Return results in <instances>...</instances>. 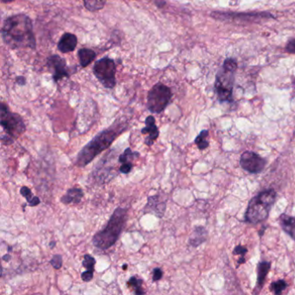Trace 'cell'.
<instances>
[{"mask_svg":"<svg viewBox=\"0 0 295 295\" xmlns=\"http://www.w3.org/2000/svg\"><path fill=\"white\" fill-rule=\"evenodd\" d=\"M4 43L11 49H35L36 39L31 18L25 14L11 16L2 27Z\"/></svg>","mask_w":295,"mask_h":295,"instance_id":"cell-1","label":"cell"},{"mask_svg":"<svg viewBox=\"0 0 295 295\" xmlns=\"http://www.w3.org/2000/svg\"><path fill=\"white\" fill-rule=\"evenodd\" d=\"M77 45V37L71 33H66L60 39L58 42V49L61 52L68 53L73 51Z\"/></svg>","mask_w":295,"mask_h":295,"instance_id":"cell-14","label":"cell"},{"mask_svg":"<svg viewBox=\"0 0 295 295\" xmlns=\"http://www.w3.org/2000/svg\"><path fill=\"white\" fill-rule=\"evenodd\" d=\"M127 127L128 122L117 120L109 127L101 131L77 154L76 165L79 167L87 166L95 159V157L104 152L105 150L108 149L112 143L125 132Z\"/></svg>","mask_w":295,"mask_h":295,"instance_id":"cell-2","label":"cell"},{"mask_svg":"<svg viewBox=\"0 0 295 295\" xmlns=\"http://www.w3.org/2000/svg\"><path fill=\"white\" fill-rule=\"evenodd\" d=\"M40 203H41V200L39 199V198H38V197H34V198H32V201L29 202L28 204L30 206L34 207V206L39 205Z\"/></svg>","mask_w":295,"mask_h":295,"instance_id":"cell-34","label":"cell"},{"mask_svg":"<svg viewBox=\"0 0 295 295\" xmlns=\"http://www.w3.org/2000/svg\"><path fill=\"white\" fill-rule=\"evenodd\" d=\"M94 73L105 87L112 88L116 84V66L114 60L102 58L94 64Z\"/></svg>","mask_w":295,"mask_h":295,"instance_id":"cell-8","label":"cell"},{"mask_svg":"<svg viewBox=\"0 0 295 295\" xmlns=\"http://www.w3.org/2000/svg\"><path fill=\"white\" fill-rule=\"evenodd\" d=\"M132 169V165H129V164H123L122 167H120V172L123 174H128L131 172Z\"/></svg>","mask_w":295,"mask_h":295,"instance_id":"cell-31","label":"cell"},{"mask_svg":"<svg viewBox=\"0 0 295 295\" xmlns=\"http://www.w3.org/2000/svg\"><path fill=\"white\" fill-rule=\"evenodd\" d=\"M211 16L215 19L220 20H235L243 22H260L269 18H274V16L267 12H247V13H236V12H212Z\"/></svg>","mask_w":295,"mask_h":295,"instance_id":"cell-9","label":"cell"},{"mask_svg":"<svg viewBox=\"0 0 295 295\" xmlns=\"http://www.w3.org/2000/svg\"><path fill=\"white\" fill-rule=\"evenodd\" d=\"M20 194L25 198V199L27 200V202L32 201V198H34V196L32 194V191H31V189L26 186H23L20 189Z\"/></svg>","mask_w":295,"mask_h":295,"instance_id":"cell-27","label":"cell"},{"mask_svg":"<svg viewBox=\"0 0 295 295\" xmlns=\"http://www.w3.org/2000/svg\"><path fill=\"white\" fill-rule=\"evenodd\" d=\"M166 202L163 201L160 195L148 198V203L145 208V213H153L159 217H162L166 211Z\"/></svg>","mask_w":295,"mask_h":295,"instance_id":"cell-13","label":"cell"},{"mask_svg":"<svg viewBox=\"0 0 295 295\" xmlns=\"http://www.w3.org/2000/svg\"><path fill=\"white\" fill-rule=\"evenodd\" d=\"M142 280L138 279L135 276L130 278L128 281H127L129 287H131V288L134 289V294L137 295H145L146 294V292L142 289Z\"/></svg>","mask_w":295,"mask_h":295,"instance_id":"cell-22","label":"cell"},{"mask_svg":"<svg viewBox=\"0 0 295 295\" xmlns=\"http://www.w3.org/2000/svg\"><path fill=\"white\" fill-rule=\"evenodd\" d=\"M106 0H84V5L88 11H97L104 7Z\"/></svg>","mask_w":295,"mask_h":295,"instance_id":"cell-21","label":"cell"},{"mask_svg":"<svg viewBox=\"0 0 295 295\" xmlns=\"http://www.w3.org/2000/svg\"><path fill=\"white\" fill-rule=\"evenodd\" d=\"M162 277H163V271L161 270L160 267L154 268L153 270V281H160Z\"/></svg>","mask_w":295,"mask_h":295,"instance_id":"cell-29","label":"cell"},{"mask_svg":"<svg viewBox=\"0 0 295 295\" xmlns=\"http://www.w3.org/2000/svg\"><path fill=\"white\" fill-rule=\"evenodd\" d=\"M286 50L290 54H295V39H292L287 43Z\"/></svg>","mask_w":295,"mask_h":295,"instance_id":"cell-30","label":"cell"},{"mask_svg":"<svg viewBox=\"0 0 295 295\" xmlns=\"http://www.w3.org/2000/svg\"><path fill=\"white\" fill-rule=\"evenodd\" d=\"M146 126L141 130L142 134H149L145 139V144L146 146H153V143L160 136V131L155 124V118L153 115H150L145 121Z\"/></svg>","mask_w":295,"mask_h":295,"instance_id":"cell-12","label":"cell"},{"mask_svg":"<svg viewBox=\"0 0 295 295\" xmlns=\"http://www.w3.org/2000/svg\"><path fill=\"white\" fill-rule=\"evenodd\" d=\"M171 95V91L167 86L163 84H155L147 95L146 107L153 114H160L169 104Z\"/></svg>","mask_w":295,"mask_h":295,"instance_id":"cell-7","label":"cell"},{"mask_svg":"<svg viewBox=\"0 0 295 295\" xmlns=\"http://www.w3.org/2000/svg\"><path fill=\"white\" fill-rule=\"evenodd\" d=\"M126 268H127V265H126V264H124V265L122 266V269H123V270H126Z\"/></svg>","mask_w":295,"mask_h":295,"instance_id":"cell-37","label":"cell"},{"mask_svg":"<svg viewBox=\"0 0 295 295\" xmlns=\"http://www.w3.org/2000/svg\"><path fill=\"white\" fill-rule=\"evenodd\" d=\"M287 288V283L284 281H277L272 283L271 285V289L274 291L275 295H280Z\"/></svg>","mask_w":295,"mask_h":295,"instance_id":"cell-25","label":"cell"},{"mask_svg":"<svg viewBox=\"0 0 295 295\" xmlns=\"http://www.w3.org/2000/svg\"><path fill=\"white\" fill-rule=\"evenodd\" d=\"M96 263V260L94 257L90 254H84V260H83V266H84L87 270L94 271V266Z\"/></svg>","mask_w":295,"mask_h":295,"instance_id":"cell-24","label":"cell"},{"mask_svg":"<svg viewBox=\"0 0 295 295\" xmlns=\"http://www.w3.org/2000/svg\"><path fill=\"white\" fill-rule=\"evenodd\" d=\"M1 141L3 143V145H11L14 141V139H12L11 136L3 135L1 137Z\"/></svg>","mask_w":295,"mask_h":295,"instance_id":"cell-32","label":"cell"},{"mask_svg":"<svg viewBox=\"0 0 295 295\" xmlns=\"http://www.w3.org/2000/svg\"><path fill=\"white\" fill-rule=\"evenodd\" d=\"M193 237H191L190 239L189 243L191 244V246L198 247L201 244V243L205 242L206 240V236H207V232L205 230V228L203 227H197L195 229L194 233H193Z\"/></svg>","mask_w":295,"mask_h":295,"instance_id":"cell-17","label":"cell"},{"mask_svg":"<svg viewBox=\"0 0 295 295\" xmlns=\"http://www.w3.org/2000/svg\"><path fill=\"white\" fill-rule=\"evenodd\" d=\"M247 251L248 250H247L246 248H244L243 246H237L234 250V253L235 254H242L244 256V254L247 253Z\"/></svg>","mask_w":295,"mask_h":295,"instance_id":"cell-33","label":"cell"},{"mask_svg":"<svg viewBox=\"0 0 295 295\" xmlns=\"http://www.w3.org/2000/svg\"><path fill=\"white\" fill-rule=\"evenodd\" d=\"M275 198L276 192L272 189L262 191L256 197L252 198L245 214L247 222L256 224L266 220L268 217Z\"/></svg>","mask_w":295,"mask_h":295,"instance_id":"cell-4","label":"cell"},{"mask_svg":"<svg viewBox=\"0 0 295 295\" xmlns=\"http://www.w3.org/2000/svg\"><path fill=\"white\" fill-rule=\"evenodd\" d=\"M270 269V262H260L258 265V277H257V284L258 287L261 288L265 282L267 273Z\"/></svg>","mask_w":295,"mask_h":295,"instance_id":"cell-19","label":"cell"},{"mask_svg":"<svg viewBox=\"0 0 295 295\" xmlns=\"http://www.w3.org/2000/svg\"><path fill=\"white\" fill-rule=\"evenodd\" d=\"M237 70V63L233 58H227L222 67L216 74L215 90L217 98L221 102L232 101L233 86L235 75Z\"/></svg>","mask_w":295,"mask_h":295,"instance_id":"cell-5","label":"cell"},{"mask_svg":"<svg viewBox=\"0 0 295 295\" xmlns=\"http://www.w3.org/2000/svg\"><path fill=\"white\" fill-rule=\"evenodd\" d=\"M11 256L10 253H6L5 255H4V256H3V260H4V261H9V260H11Z\"/></svg>","mask_w":295,"mask_h":295,"instance_id":"cell-35","label":"cell"},{"mask_svg":"<svg viewBox=\"0 0 295 295\" xmlns=\"http://www.w3.org/2000/svg\"><path fill=\"white\" fill-rule=\"evenodd\" d=\"M94 278V272L93 271L87 270L82 274V280L85 282H89Z\"/></svg>","mask_w":295,"mask_h":295,"instance_id":"cell-28","label":"cell"},{"mask_svg":"<svg viewBox=\"0 0 295 295\" xmlns=\"http://www.w3.org/2000/svg\"><path fill=\"white\" fill-rule=\"evenodd\" d=\"M240 164L244 170L250 173H260L266 166V160L253 152H245L240 160Z\"/></svg>","mask_w":295,"mask_h":295,"instance_id":"cell-10","label":"cell"},{"mask_svg":"<svg viewBox=\"0 0 295 295\" xmlns=\"http://www.w3.org/2000/svg\"><path fill=\"white\" fill-rule=\"evenodd\" d=\"M49 263L55 269H60L63 266V257L61 254H56L49 260Z\"/></svg>","mask_w":295,"mask_h":295,"instance_id":"cell-26","label":"cell"},{"mask_svg":"<svg viewBox=\"0 0 295 295\" xmlns=\"http://www.w3.org/2000/svg\"><path fill=\"white\" fill-rule=\"evenodd\" d=\"M139 157V153L138 152H132L131 148H126L124 153L119 156V163L129 164L132 165V160L138 159Z\"/></svg>","mask_w":295,"mask_h":295,"instance_id":"cell-20","label":"cell"},{"mask_svg":"<svg viewBox=\"0 0 295 295\" xmlns=\"http://www.w3.org/2000/svg\"><path fill=\"white\" fill-rule=\"evenodd\" d=\"M209 135V132L207 130L202 131L199 135L195 139V143L197 144L198 148L200 150H205L209 146V143L207 141V137Z\"/></svg>","mask_w":295,"mask_h":295,"instance_id":"cell-23","label":"cell"},{"mask_svg":"<svg viewBox=\"0 0 295 295\" xmlns=\"http://www.w3.org/2000/svg\"><path fill=\"white\" fill-rule=\"evenodd\" d=\"M81 65L83 67H87L90 64L95 58V52L90 49H81L78 52Z\"/></svg>","mask_w":295,"mask_h":295,"instance_id":"cell-18","label":"cell"},{"mask_svg":"<svg viewBox=\"0 0 295 295\" xmlns=\"http://www.w3.org/2000/svg\"><path fill=\"white\" fill-rule=\"evenodd\" d=\"M56 242H55V241H52V242H50V243H49V247H50V249H51V250H53V249H54V247L56 246Z\"/></svg>","mask_w":295,"mask_h":295,"instance_id":"cell-36","label":"cell"},{"mask_svg":"<svg viewBox=\"0 0 295 295\" xmlns=\"http://www.w3.org/2000/svg\"><path fill=\"white\" fill-rule=\"evenodd\" d=\"M48 65L53 72L54 80L57 82L63 77H69L65 60L59 56H51L48 59Z\"/></svg>","mask_w":295,"mask_h":295,"instance_id":"cell-11","label":"cell"},{"mask_svg":"<svg viewBox=\"0 0 295 295\" xmlns=\"http://www.w3.org/2000/svg\"><path fill=\"white\" fill-rule=\"evenodd\" d=\"M127 220V209L118 207L104 229L94 235L92 243L99 250H107L117 243Z\"/></svg>","mask_w":295,"mask_h":295,"instance_id":"cell-3","label":"cell"},{"mask_svg":"<svg viewBox=\"0 0 295 295\" xmlns=\"http://www.w3.org/2000/svg\"><path fill=\"white\" fill-rule=\"evenodd\" d=\"M280 223L285 232L295 241V217L282 214L280 216Z\"/></svg>","mask_w":295,"mask_h":295,"instance_id":"cell-16","label":"cell"},{"mask_svg":"<svg viewBox=\"0 0 295 295\" xmlns=\"http://www.w3.org/2000/svg\"><path fill=\"white\" fill-rule=\"evenodd\" d=\"M84 193L83 190L79 188H72L67 191L66 194L61 198V202L64 205H78L82 201V198H84Z\"/></svg>","mask_w":295,"mask_h":295,"instance_id":"cell-15","label":"cell"},{"mask_svg":"<svg viewBox=\"0 0 295 295\" xmlns=\"http://www.w3.org/2000/svg\"><path fill=\"white\" fill-rule=\"evenodd\" d=\"M0 117V124L8 135L11 136L12 139H18L26 131V126L21 116L10 111L8 106L4 103L1 104Z\"/></svg>","mask_w":295,"mask_h":295,"instance_id":"cell-6","label":"cell"}]
</instances>
